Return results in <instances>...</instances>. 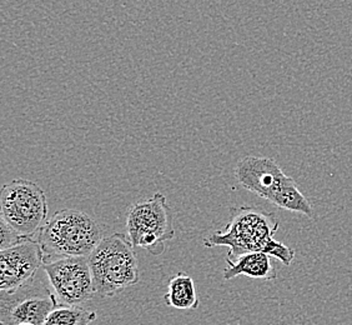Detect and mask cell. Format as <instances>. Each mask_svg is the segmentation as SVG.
Wrapping results in <instances>:
<instances>
[{
  "instance_id": "6da1fadb",
  "label": "cell",
  "mask_w": 352,
  "mask_h": 325,
  "mask_svg": "<svg viewBox=\"0 0 352 325\" xmlns=\"http://www.w3.org/2000/svg\"><path fill=\"white\" fill-rule=\"evenodd\" d=\"M278 229V219L271 213L254 207L232 208L229 223L221 231L205 238L204 245L206 248L228 247L230 251L226 260H235L248 253H264L289 266L294 262L295 251L274 239Z\"/></svg>"
},
{
  "instance_id": "7a4b0ae2",
  "label": "cell",
  "mask_w": 352,
  "mask_h": 325,
  "mask_svg": "<svg viewBox=\"0 0 352 325\" xmlns=\"http://www.w3.org/2000/svg\"><path fill=\"white\" fill-rule=\"evenodd\" d=\"M102 227L82 210L56 211L38 233L44 264L65 258H89L100 244Z\"/></svg>"
},
{
  "instance_id": "3957f363",
  "label": "cell",
  "mask_w": 352,
  "mask_h": 325,
  "mask_svg": "<svg viewBox=\"0 0 352 325\" xmlns=\"http://www.w3.org/2000/svg\"><path fill=\"white\" fill-rule=\"evenodd\" d=\"M95 294L111 298L139 283V262L129 238L114 233L104 238L88 258Z\"/></svg>"
},
{
  "instance_id": "277c9868",
  "label": "cell",
  "mask_w": 352,
  "mask_h": 325,
  "mask_svg": "<svg viewBox=\"0 0 352 325\" xmlns=\"http://www.w3.org/2000/svg\"><path fill=\"white\" fill-rule=\"evenodd\" d=\"M47 196L34 182L14 179L3 185L0 219L21 237L33 239L47 223Z\"/></svg>"
},
{
  "instance_id": "5b68a950",
  "label": "cell",
  "mask_w": 352,
  "mask_h": 325,
  "mask_svg": "<svg viewBox=\"0 0 352 325\" xmlns=\"http://www.w3.org/2000/svg\"><path fill=\"white\" fill-rule=\"evenodd\" d=\"M126 229L134 248H142L151 255H162L165 243L175 237L173 213L160 191L148 200L133 204L126 217Z\"/></svg>"
},
{
  "instance_id": "8992f818",
  "label": "cell",
  "mask_w": 352,
  "mask_h": 325,
  "mask_svg": "<svg viewBox=\"0 0 352 325\" xmlns=\"http://www.w3.org/2000/svg\"><path fill=\"white\" fill-rule=\"evenodd\" d=\"M58 298L47 285L32 282L14 293L0 294L1 325H43L58 306Z\"/></svg>"
},
{
  "instance_id": "52a82bcc",
  "label": "cell",
  "mask_w": 352,
  "mask_h": 325,
  "mask_svg": "<svg viewBox=\"0 0 352 325\" xmlns=\"http://www.w3.org/2000/svg\"><path fill=\"white\" fill-rule=\"evenodd\" d=\"M49 283L61 304L82 306L94 298L88 258H65L43 265Z\"/></svg>"
},
{
  "instance_id": "ba28073f",
  "label": "cell",
  "mask_w": 352,
  "mask_h": 325,
  "mask_svg": "<svg viewBox=\"0 0 352 325\" xmlns=\"http://www.w3.org/2000/svg\"><path fill=\"white\" fill-rule=\"evenodd\" d=\"M44 253L38 240L28 239L6 251H0V291L14 293L34 282L43 269Z\"/></svg>"
},
{
  "instance_id": "9c48e42d",
  "label": "cell",
  "mask_w": 352,
  "mask_h": 325,
  "mask_svg": "<svg viewBox=\"0 0 352 325\" xmlns=\"http://www.w3.org/2000/svg\"><path fill=\"white\" fill-rule=\"evenodd\" d=\"M240 185L270 202L272 196L292 178L286 176L278 162L266 156H245L235 168Z\"/></svg>"
},
{
  "instance_id": "30bf717a",
  "label": "cell",
  "mask_w": 352,
  "mask_h": 325,
  "mask_svg": "<svg viewBox=\"0 0 352 325\" xmlns=\"http://www.w3.org/2000/svg\"><path fill=\"white\" fill-rule=\"evenodd\" d=\"M228 266L223 271V279L231 280L239 275L261 280H275L278 273L270 255L264 253H248L235 260H226Z\"/></svg>"
},
{
  "instance_id": "8fae6325",
  "label": "cell",
  "mask_w": 352,
  "mask_h": 325,
  "mask_svg": "<svg viewBox=\"0 0 352 325\" xmlns=\"http://www.w3.org/2000/svg\"><path fill=\"white\" fill-rule=\"evenodd\" d=\"M164 300L165 304L177 311H197L200 305L194 280L184 273H177L170 279Z\"/></svg>"
},
{
  "instance_id": "7c38bea8",
  "label": "cell",
  "mask_w": 352,
  "mask_h": 325,
  "mask_svg": "<svg viewBox=\"0 0 352 325\" xmlns=\"http://www.w3.org/2000/svg\"><path fill=\"white\" fill-rule=\"evenodd\" d=\"M270 203L276 205L280 209L289 210L294 213H301L306 217L312 218L314 216L311 204L307 200V198L300 191L292 178L272 196Z\"/></svg>"
},
{
  "instance_id": "4fadbf2b",
  "label": "cell",
  "mask_w": 352,
  "mask_h": 325,
  "mask_svg": "<svg viewBox=\"0 0 352 325\" xmlns=\"http://www.w3.org/2000/svg\"><path fill=\"white\" fill-rule=\"evenodd\" d=\"M96 317V312L82 306L60 304L49 314L43 325H90Z\"/></svg>"
},
{
  "instance_id": "5bb4252c",
  "label": "cell",
  "mask_w": 352,
  "mask_h": 325,
  "mask_svg": "<svg viewBox=\"0 0 352 325\" xmlns=\"http://www.w3.org/2000/svg\"><path fill=\"white\" fill-rule=\"evenodd\" d=\"M28 240L27 238H23L13 231L6 222L0 219V251H6L18 244L23 243Z\"/></svg>"
},
{
  "instance_id": "9a60e30c",
  "label": "cell",
  "mask_w": 352,
  "mask_h": 325,
  "mask_svg": "<svg viewBox=\"0 0 352 325\" xmlns=\"http://www.w3.org/2000/svg\"><path fill=\"white\" fill-rule=\"evenodd\" d=\"M21 325H30V324H21Z\"/></svg>"
}]
</instances>
